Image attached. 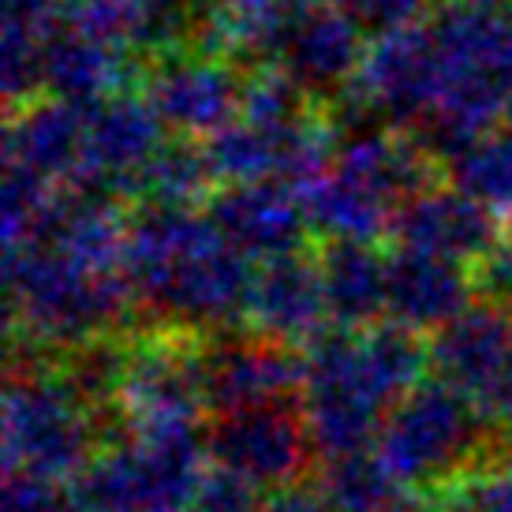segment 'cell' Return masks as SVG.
Masks as SVG:
<instances>
[{
    "label": "cell",
    "mask_w": 512,
    "mask_h": 512,
    "mask_svg": "<svg viewBox=\"0 0 512 512\" xmlns=\"http://www.w3.org/2000/svg\"><path fill=\"white\" fill-rule=\"evenodd\" d=\"M124 277L146 326L221 337L247 326L251 258L217 232L206 210L139 206L131 214Z\"/></svg>",
    "instance_id": "cell-1"
},
{
    "label": "cell",
    "mask_w": 512,
    "mask_h": 512,
    "mask_svg": "<svg viewBox=\"0 0 512 512\" xmlns=\"http://www.w3.org/2000/svg\"><path fill=\"white\" fill-rule=\"evenodd\" d=\"M12 344L64 356L98 337L135 333L139 303L124 270H94L57 247L30 243L4 258Z\"/></svg>",
    "instance_id": "cell-2"
},
{
    "label": "cell",
    "mask_w": 512,
    "mask_h": 512,
    "mask_svg": "<svg viewBox=\"0 0 512 512\" xmlns=\"http://www.w3.org/2000/svg\"><path fill=\"white\" fill-rule=\"evenodd\" d=\"M438 172L412 131H363L341 139L303 202L322 240L378 243L393 236L404 202L438 184Z\"/></svg>",
    "instance_id": "cell-3"
},
{
    "label": "cell",
    "mask_w": 512,
    "mask_h": 512,
    "mask_svg": "<svg viewBox=\"0 0 512 512\" xmlns=\"http://www.w3.org/2000/svg\"><path fill=\"white\" fill-rule=\"evenodd\" d=\"M374 453L408 490L438 494L471 471L512 460L501 434L449 382H419L389 408Z\"/></svg>",
    "instance_id": "cell-4"
},
{
    "label": "cell",
    "mask_w": 512,
    "mask_h": 512,
    "mask_svg": "<svg viewBox=\"0 0 512 512\" xmlns=\"http://www.w3.org/2000/svg\"><path fill=\"white\" fill-rule=\"evenodd\" d=\"M199 423H120L75 475L72 498L90 512H184L206 479Z\"/></svg>",
    "instance_id": "cell-5"
},
{
    "label": "cell",
    "mask_w": 512,
    "mask_h": 512,
    "mask_svg": "<svg viewBox=\"0 0 512 512\" xmlns=\"http://www.w3.org/2000/svg\"><path fill=\"white\" fill-rule=\"evenodd\" d=\"M120 415H101L64 374L60 356L12 367L4 389V468L75 479L113 438Z\"/></svg>",
    "instance_id": "cell-6"
},
{
    "label": "cell",
    "mask_w": 512,
    "mask_h": 512,
    "mask_svg": "<svg viewBox=\"0 0 512 512\" xmlns=\"http://www.w3.org/2000/svg\"><path fill=\"white\" fill-rule=\"evenodd\" d=\"M318 464L370 453L393 400L363 352V337L329 326L303 348V397H299Z\"/></svg>",
    "instance_id": "cell-7"
},
{
    "label": "cell",
    "mask_w": 512,
    "mask_h": 512,
    "mask_svg": "<svg viewBox=\"0 0 512 512\" xmlns=\"http://www.w3.org/2000/svg\"><path fill=\"white\" fill-rule=\"evenodd\" d=\"M139 90L169 135L206 143L240 120L247 68L187 42L146 57L139 64Z\"/></svg>",
    "instance_id": "cell-8"
},
{
    "label": "cell",
    "mask_w": 512,
    "mask_h": 512,
    "mask_svg": "<svg viewBox=\"0 0 512 512\" xmlns=\"http://www.w3.org/2000/svg\"><path fill=\"white\" fill-rule=\"evenodd\" d=\"M206 453L214 468L240 475L255 490H288L318 464L311 430L299 404H266L221 412L206 427Z\"/></svg>",
    "instance_id": "cell-9"
},
{
    "label": "cell",
    "mask_w": 512,
    "mask_h": 512,
    "mask_svg": "<svg viewBox=\"0 0 512 512\" xmlns=\"http://www.w3.org/2000/svg\"><path fill=\"white\" fill-rule=\"evenodd\" d=\"M430 370L460 389L505 434L512 423V311L471 303L430 337Z\"/></svg>",
    "instance_id": "cell-10"
},
{
    "label": "cell",
    "mask_w": 512,
    "mask_h": 512,
    "mask_svg": "<svg viewBox=\"0 0 512 512\" xmlns=\"http://www.w3.org/2000/svg\"><path fill=\"white\" fill-rule=\"evenodd\" d=\"M206 337L169 326H139L120 389V423H199Z\"/></svg>",
    "instance_id": "cell-11"
},
{
    "label": "cell",
    "mask_w": 512,
    "mask_h": 512,
    "mask_svg": "<svg viewBox=\"0 0 512 512\" xmlns=\"http://www.w3.org/2000/svg\"><path fill=\"white\" fill-rule=\"evenodd\" d=\"M202 393L206 412H240L266 404H299L303 397V348L258 333L206 337L202 348Z\"/></svg>",
    "instance_id": "cell-12"
},
{
    "label": "cell",
    "mask_w": 512,
    "mask_h": 512,
    "mask_svg": "<svg viewBox=\"0 0 512 512\" xmlns=\"http://www.w3.org/2000/svg\"><path fill=\"white\" fill-rule=\"evenodd\" d=\"M172 135L143 98V90H120L83 109V172L75 184L105 187L128 202L135 180L161 154Z\"/></svg>",
    "instance_id": "cell-13"
},
{
    "label": "cell",
    "mask_w": 512,
    "mask_h": 512,
    "mask_svg": "<svg viewBox=\"0 0 512 512\" xmlns=\"http://www.w3.org/2000/svg\"><path fill=\"white\" fill-rule=\"evenodd\" d=\"M206 214L217 232L251 262L303 255L307 236L314 232L303 191L285 180L221 184L206 202Z\"/></svg>",
    "instance_id": "cell-14"
},
{
    "label": "cell",
    "mask_w": 512,
    "mask_h": 512,
    "mask_svg": "<svg viewBox=\"0 0 512 512\" xmlns=\"http://www.w3.org/2000/svg\"><path fill=\"white\" fill-rule=\"evenodd\" d=\"M367 60L363 30L337 4H303L288 23L273 64L314 101L329 109L356 83Z\"/></svg>",
    "instance_id": "cell-15"
},
{
    "label": "cell",
    "mask_w": 512,
    "mask_h": 512,
    "mask_svg": "<svg viewBox=\"0 0 512 512\" xmlns=\"http://www.w3.org/2000/svg\"><path fill=\"white\" fill-rule=\"evenodd\" d=\"M247 329L288 348H307L314 337H322L329 329V307L318 258L303 251L262 262L247 303Z\"/></svg>",
    "instance_id": "cell-16"
},
{
    "label": "cell",
    "mask_w": 512,
    "mask_h": 512,
    "mask_svg": "<svg viewBox=\"0 0 512 512\" xmlns=\"http://www.w3.org/2000/svg\"><path fill=\"white\" fill-rule=\"evenodd\" d=\"M393 236L397 247L475 266L501 240V217H494L460 187L434 184L400 206Z\"/></svg>",
    "instance_id": "cell-17"
},
{
    "label": "cell",
    "mask_w": 512,
    "mask_h": 512,
    "mask_svg": "<svg viewBox=\"0 0 512 512\" xmlns=\"http://www.w3.org/2000/svg\"><path fill=\"white\" fill-rule=\"evenodd\" d=\"M471 266L427 251L397 247L389 255V318L415 333H438L471 307Z\"/></svg>",
    "instance_id": "cell-18"
},
{
    "label": "cell",
    "mask_w": 512,
    "mask_h": 512,
    "mask_svg": "<svg viewBox=\"0 0 512 512\" xmlns=\"http://www.w3.org/2000/svg\"><path fill=\"white\" fill-rule=\"evenodd\" d=\"M4 165L34 172L53 187H68L83 172V109L57 98H38L8 113Z\"/></svg>",
    "instance_id": "cell-19"
},
{
    "label": "cell",
    "mask_w": 512,
    "mask_h": 512,
    "mask_svg": "<svg viewBox=\"0 0 512 512\" xmlns=\"http://www.w3.org/2000/svg\"><path fill=\"white\" fill-rule=\"evenodd\" d=\"M131 79H139V68L131 64L124 49L72 27L68 19L45 45L42 98H57L86 109L94 101L128 90Z\"/></svg>",
    "instance_id": "cell-20"
},
{
    "label": "cell",
    "mask_w": 512,
    "mask_h": 512,
    "mask_svg": "<svg viewBox=\"0 0 512 512\" xmlns=\"http://www.w3.org/2000/svg\"><path fill=\"white\" fill-rule=\"evenodd\" d=\"M314 258L326 288L329 326L363 333L389 314V255L374 243L318 240Z\"/></svg>",
    "instance_id": "cell-21"
},
{
    "label": "cell",
    "mask_w": 512,
    "mask_h": 512,
    "mask_svg": "<svg viewBox=\"0 0 512 512\" xmlns=\"http://www.w3.org/2000/svg\"><path fill=\"white\" fill-rule=\"evenodd\" d=\"M296 8L292 0H199L191 45L236 60L251 72L273 64Z\"/></svg>",
    "instance_id": "cell-22"
},
{
    "label": "cell",
    "mask_w": 512,
    "mask_h": 512,
    "mask_svg": "<svg viewBox=\"0 0 512 512\" xmlns=\"http://www.w3.org/2000/svg\"><path fill=\"white\" fill-rule=\"evenodd\" d=\"M68 0H4V98L8 113L42 98V57L49 38L64 27Z\"/></svg>",
    "instance_id": "cell-23"
},
{
    "label": "cell",
    "mask_w": 512,
    "mask_h": 512,
    "mask_svg": "<svg viewBox=\"0 0 512 512\" xmlns=\"http://www.w3.org/2000/svg\"><path fill=\"white\" fill-rule=\"evenodd\" d=\"M214 165L206 157V146L195 139H176L161 146V154L143 169V176L135 180L131 202L139 206H176V210H195L206 206L210 195L217 191Z\"/></svg>",
    "instance_id": "cell-24"
},
{
    "label": "cell",
    "mask_w": 512,
    "mask_h": 512,
    "mask_svg": "<svg viewBox=\"0 0 512 512\" xmlns=\"http://www.w3.org/2000/svg\"><path fill=\"white\" fill-rule=\"evenodd\" d=\"M449 180L494 217H512V128H498L471 143L449 165Z\"/></svg>",
    "instance_id": "cell-25"
},
{
    "label": "cell",
    "mask_w": 512,
    "mask_h": 512,
    "mask_svg": "<svg viewBox=\"0 0 512 512\" xmlns=\"http://www.w3.org/2000/svg\"><path fill=\"white\" fill-rule=\"evenodd\" d=\"M337 8L374 42L423 27L430 19V0H337Z\"/></svg>",
    "instance_id": "cell-26"
},
{
    "label": "cell",
    "mask_w": 512,
    "mask_h": 512,
    "mask_svg": "<svg viewBox=\"0 0 512 512\" xmlns=\"http://www.w3.org/2000/svg\"><path fill=\"white\" fill-rule=\"evenodd\" d=\"M258 490L251 483H243L240 475H232L225 468L206 471L199 494L191 501L187 512H258Z\"/></svg>",
    "instance_id": "cell-27"
},
{
    "label": "cell",
    "mask_w": 512,
    "mask_h": 512,
    "mask_svg": "<svg viewBox=\"0 0 512 512\" xmlns=\"http://www.w3.org/2000/svg\"><path fill=\"white\" fill-rule=\"evenodd\" d=\"M475 296L512 311V232H505L475 266H471Z\"/></svg>",
    "instance_id": "cell-28"
},
{
    "label": "cell",
    "mask_w": 512,
    "mask_h": 512,
    "mask_svg": "<svg viewBox=\"0 0 512 512\" xmlns=\"http://www.w3.org/2000/svg\"><path fill=\"white\" fill-rule=\"evenodd\" d=\"M60 490L42 475L30 471H8L4 479V512H57L60 509Z\"/></svg>",
    "instance_id": "cell-29"
},
{
    "label": "cell",
    "mask_w": 512,
    "mask_h": 512,
    "mask_svg": "<svg viewBox=\"0 0 512 512\" xmlns=\"http://www.w3.org/2000/svg\"><path fill=\"white\" fill-rule=\"evenodd\" d=\"M258 512H329L318 490L307 486H288V490H273L270 498H262Z\"/></svg>",
    "instance_id": "cell-30"
},
{
    "label": "cell",
    "mask_w": 512,
    "mask_h": 512,
    "mask_svg": "<svg viewBox=\"0 0 512 512\" xmlns=\"http://www.w3.org/2000/svg\"><path fill=\"white\" fill-rule=\"evenodd\" d=\"M57 512H90V509H83V505H79V501H68V498H64V501H60V509Z\"/></svg>",
    "instance_id": "cell-31"
},
{
    "label": "cell",
    "mask_w": 512,
    "mask_h": 512,
    "mask_svg": "<svg viewBox=\"0 0 512 512\" xmlns=\"http://www.w3.org/2000/svg\"><path fill=\"white\" fill-rule=\"evenodd\" d=\"M161 4H176V8H195L199 0H161Z\"/></svg>",
    "instance_id": "cell-32"
},
{
    "label": "cell",
    "mask_w": 512,
    "mask_h": 512,
    "mask_svg": "<svg viewBox=\"0 0 512 512\" xmlns=\"http://www.w3.org/2000/svg\"><path fill=\"white\" fill-rule=\"evenodd\" d=\"M453 4H509V0H453Z\"/></svg>",
    "instance_id": "cell-33"
},
{
    "label": "cell",
    "mask_w": 512,
    "mask_h": 512,
    "mask_svg": "<svg viewBox=\"0 0 512 512\" xmlns=\"http://www.w3.org/2000/svg\"><path fill=\"white\" fill-rule=\"evenodd\" d=\"M505 449H509V456H512V423L505 427Z\"/></svg>",
    "instance_id": "cell-34"
},
{
    "label": "cell",
    "mask_w": 512,
    "mask_h": 512,
    "mask_svg": "<svg viewBox=\"0 0 512 512\" xmlns=\"http://www.w3.org/2000/svg\"><path fill=\"white\" fill-rule=\"evenodd\" d=\"M292 4H299V8H303V4H326V0H292Z\"/></svg>",
    "instance_id": "cell-35"
},
{
    "label": "cell",
    "mask_w": 512,
    "mask_h": 512,
    "mask_svg": "<svg viewBox=\"0 0 512 512\" xmlns=\"http://www.w3.org/2000/svg\"><path fill=\"white\" fill-rule=\"evenodd\" d=\"M505 124H509V128H512V109H509V116H505Z\"/></svg>",
    "instance_id": "cell-36"
},
{
    "label": "cell",
    "mask_w": 512,
    "mask_h": 512,
    "mask_svg": "<svg viewBox=\"0 0 512 512\" xmlns=\"http://www.w3.org/2000/svg\"><path fill=\"white\" fill-rule=\"evenodd\" d=\"M509 232H512V228H509Z\"/></svg>",
    "instance_id": "cell-37"
}]
</instances>
